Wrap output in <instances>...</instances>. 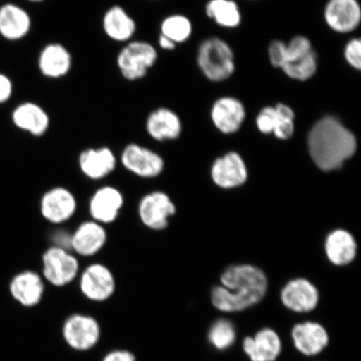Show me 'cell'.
<instances>
[{
  "label": "cell",
  "mask_w": 361,
  "mask_h": 361,
  "mask_svg": "<svg viewBox=\"0 0 361 361\" xmlns=\"http://www.w3.org/2000/svg\"><path fill=\"white\" fill-rule=\"evenodd\" d=\"M223 286L212 291V303L222 312H238L258 304L267 291L263 271L252 265H237L221 276Z\"/></svg>",
  "instance_id": "6da1fadb"
},
{
  "label": "cell",
  "mask_w": 361,
  "mask_h": 361,
  "mask_svg": "<svg viewBox=\"0 0 361 361\" xmlns=\"http://www.w3.org/2000/svg\"><path fill=\"white\" fill-rule=\"evenodd\" d=\"M308 144L311 157L324 171L341 168L357 147L354 134L333 116L324 117L314 124Z\"/></svg>",
  "instance_id": "7a4b0ae2"
},
{
  "label": "cell",
  "mask_w": 361,
  "mask_h": 361,
  "mask_svg": "<svg viewBox=\"0 0 361 361\" xmlns=\"http://www.w3.org/2000/svg\"><path fill=\"white\" fill-rule=\"evenodd\" d=\"M158 61V51L152 43L133 39L124 44L116 56V66L123 78L130 82L146 78Z\"/></svg>",
  "instance_id": "3957f363"
},
{
  "label": "cell",
  "mask_w": 361,
  "mask_h": 361,
  "mask_svg": "<svg viewBox=\"0 0 361 361\" xmlns=\"http://www.w3.org/2000/svg\"><path fill=\"white\" fill-rule=\"evenodd\" d=\"M197 61L203 75L214 82L228 79L235 71L232 49L219 38L207 39L200 44Z\"/></svg>",
  "instance_id": "277c9868"
},
{
  "label": "cell",
  "mask_w": 361,
  "mask_h": 361,
  "mask_svg": "<svg viewBox=\"0 0 361 361\" xmlns=\"http://www.w3.org/2000/svg\"><path fill=\"white\" fill-rule=\"evenodd\" d=\"M317 67V56L308 38L298 35L286 44L281 69L288 78L308 80L316 73Z\"/></svg>",
  "instance_id": "5b68a950"
},
{
  "label": "cell",
  "mask_w": 361,
  "mask_h": 361,
  "mask_svg": "<svg viewBox=\"0 0 361 361\" xmlns=\"http://www.w3.org/2000/svg\"><path fill=\"white\" fill-rule=\"evenodd\" d=\"M43 278L52 286L63 288L75 281L80 274L78 258L68 248L52 246L42 256Z\"/></svg>",
  "instance_id": "8992f818"
},
{
  "label": "cell",
  "mask_w": 361,
  "mask_h": 361,
  "mask_svg": "<svg viewBox=\"0 0 361 361\" xmlns=\"http://www.w3.org/2000/svg\"><path fill=\"white\" fill-rule=\"evenodd\" d=\"M62 337L68 347L78 352H87L98 345L102 338L100 323L93 316L73 314L62 326Z\"/></svg>",
  "instance_id": "52a82bcc"
},
{
  "label": "cell",
  "mask_w": 361,
  "mask_h": 361,
  "mask_svg": "<svg viewBox=\"0 0 361 361\" xmlns=\"http://www.w3.org/2000/svg\"><path fill=\"white\" fill-rule=\"evenodd\" d=\"M121 162L126 170L143 179L156 178L165 169L159 153L135 142L128 144L121 151Z\"/></svg>",
  "instance_id": "ba28073f"
},
{
  "label": "cell",
  "mask_w": 361,
  "mask_h": 361,
  "mask_svg": "<svg viewBox=\"0 0 361 361\" xmlns=\"http://www.w3.org/2000/svg\"><path fill=\"white\" fill-rule=\"evenodd\" d=\"M80 290L90 301L102 303L109 300L116 290L114 274L105 264H90L80 274Z\"/></svg>",
  "instance_id": "9c48e42d"
},
{
  "label": "cell",
  "mask_w": 361,
  "mask_h": 361,
  "mask_svg": "<svg viewBox=\"0 0 361 361\" xmlns=\"http://www.w3.org/2000/svg\"><path fill=\"white\" fill-rule=\"evenodd\" d=\"M137 210L139 219L146 228L161 231L169 227L171 216L176 214V206L168 194L153 191L142 197Z\"/></svg>",
  "instance_id": "30bf717a"
},
{
  "label": "cell",
  "mask_w": 361,
  "mask_h": 361,
  "mask_svg": "<svg viewBox=\"0 0 361 361\" xmlns=\"http://www.w3.org/2000/svg\"><path fill=\"white\" fill-rule=\"evenodd\" d=\"M78 201L73 193L64 187L49 189L40 200V213L47 222L62 224L73 218Z\"/></svg>",
  "instance_id": "8fae6325"
},
{
  "label": "cell",
  "mask_w": 361,
  "mask_h": 361,
  "mask_svg": "<svg viewBox=\"0 0 361 361\" xmlns=\"http://www.w3.org/2000/svg\"><path fill=\"white\" fill-rule=\"evenodd\" d=\"M37 66L44 78H64L73 66V57L66 45L59 42L48 43L39 53Z\"/></svg>",
  "instance_id": "7c38bea8"
},
{
  "label": "cell",
  "mask_w": 361,
  "mask_h": 361,
  "mask_svg": "<svg viewBox=\"0 0 361 361\" xmlns=\"http://www.w3.org/2000/svg\"><path fill=\"white\" fill-rule=\"evenodd\" d=\"M123 194L115 187L104 186L93 193L89 202L92 220L104 226L114 223L124 205Z\"/></svg>",
  "instance_id": "4fadbf2b"
},
{
  "label": "cell",
  "mask_w": 361,
  "mask_h": 361,
  "mask_svg": "<svg viewBox=\"0 0 361 361\" xmlns=\"http://www.w3.org/2000/svg\"><path fill=\"white\" fill-rule=\"evenodd\" d=\"M11 121L18 129L35 137H42L51 128V116L42 106L35 102H23L11 112Z\"/></svg>",
  "instance_id": "5bb4252c"
},
{
  "label": "cell",
  "mask_w": 361,
  "mask_h": 361,
  "mask_svg": "<svg viewBox=\"0 0 361 361\" xmlns=\"http://www.w3.org/2000/svg\"><path fill=\"white\" fill-rule=\"evenodd\" d=\"M105 226L93 220L81 223L71 234L70 248L75 254L89 258L100 252L107 243Z\"/></svg>",
  "instance_id": "9a60e30c"
},
{
  "label": "cell",
  "mask_w": 361,
  "mask_h": 361,
  "mask_svg": "<svg viewBox=\"0 0 361 361\" xmlns=\"http://www.w3.org/2000/svg\"><path fill=\"white\" fill-rule=\"evenodd\" d=\"M33 21L25 8L15 3L0 6V36L8 42L24 39L32 30Z\"/></svg>",
  "instance_id": "2e32d148"
},
{
  "label": "cell",
  "mask_w": 361,
  "mask_h": 361,
  "mask_svg": "<svg viewBox=\"0 0 361 361\" xmlns=\"http://www.w3.org/2000/svg\"><path fill=\"white\" fill-rule=\"evenodd\" d=\"M147 135L158 142L174 141L183 132L179 116L170 108L160 106L149 113L145 121Z\"/></svg>",
  "instance_id": "e0dca14e"
},
{
  "label": "cell",
  "mask_w": 361,
  "mask_h": 361,
  "mask_svg": "<svg viewBox=\"0 0 361 361\" xmlns=\"http://www.w3.org/2000/svg\"><path fill=\"white\" fill-rule=\"evenodd\" d=\"M324 20L338 33H349L360 25L361 11L357 0H329Z\"/></svg>",
  "instance_id": "ac0fdd59"
},
{
  "label": "cell",
  "mask_w": 361,
  "mask_h": 361,
  "mask_svg": "<svg viewBox=\"0 0 361 361\" xmlns=\"http://www.w3.org/2000/svg\"><path fill=\"white\" fill-rule=\"evenodd\" d=\"M78 164L85 177L99 180L106 178L114 171L117 159L110 147H90L80 153Z\"/></svg>",
  "instance_id": "d6986e66"
},
{
  "label": "cell",
  "mask_w": 361,
  "mask_h": 361,
  "mask_svg": "<svg viewBox=\"0 0 361 361\" xmlns=\"http://www.w3.org/2000/svg\"><path fill=\"white\" fill-rule=\"evenodd\" d=\"M102 26L108 39L116 43H128L134 39L137 25L134 18L123 6H112L102 16Z\"/></svg>",
  "instance_id": "ffe728a7"
},
{
  "label": "cell",
  "mask_w": 361,
  "mask_h": 361,
  "mask_svg": "<svg viewBox=\"0 0 361 361\" xmlns=\"http://www.w3.org/2000/svg\"><path fill=\"white\" fill-rule=\"evenodd\" d=\"M281 300L287 309L296 313H308L319 303L317 288L304 279H298L286 284L281 292Z\"/></svg>",
  "instance_id": "44dd1931"
},
{
  "label": "cell",
  "mask_w": 361,
  "mask_h": 361,
  "mask_svg": "<svg viewBox=\"0 0 361 361\" xmlns=\"http://www.w3.org/2000/svg\"><path fill=\"white\" fill-rule=\"evenodd\" d=\"M295 348L306 356L317 355L326 348L329 338L322 324L307 322L297 324L291 332Z\"/></svg>",
  "instance_id": "7402d4cb"
},
{
  "label": "cell",
  "mask_w": 361,
  "mask_h": 361,
  "mask_svg": "<svg viewBox=\"0 0 361 361\" xmlns=\"http://www.w3.org/2000/svg\"><path fill=\"white\" fill-rule=\"evenodd\" d=\"M246 111L243 103L231 97L219 98L212 107L211 117L216 128L224 134H232L240 129Z\"/></svg>",
  "instance_id": "603a6c76"
},
{
  "label": "cell",
  "mask_w": 361,
  "mask_h": 361,
  "mask_svg": "<svg viewBox=\"0 0 361 361\" xmlns=\"http://www.w3.org/2000/svg\"><path fill=\"white\" fill-rule=\"evenodd\" d=\"M243 349L251 361H275L281 354V338L274 329L264 328L254 337H246Z\"/></svg>",
  "instance_id": "cb8c5ba5"
},
{
  "label": "cell",
  "mask_w": 361,
  "mask_h": 361,
  "mask_svg": "<svg viewBox=\"0 0 361 361\" xmlns=\"http://www.w3.org/2000/svg\"><path fill=\"white\" fill-rule=\"evenodd\" d=\"M13 299L25 307H35L42 301L44 283L42 276L34 271H24L13 277L10 286Z\"/></svg>",
  "instance_id": "d4e9b609"
},
{
  "label": "cell",
  "mask_w": 361,
  "mask_h": 361,
  "mask_svg": "<svg viewBox=\"0 0 361 361\" xmlns=\"http://www.w3.org/2000/svg\"><path fill=\"white\" fill-rule=\"evenodd\" d=\"M212 178L218 186L231 188L240 186L247 178L245 161L236 152H229L214 162Z\"/></svg>",
  "instance_id": "484cf974"
},
{
  "label": "cell",
  "mask_w": 361,
  "mask_h": 361,
  "mask_svg": "<svg viewBox=\"0 0 361 361\" xmlns=\"http://www.w3.org/2000/svg\"><path fill=\"white\" fill-rule=\"evenodd\" d=\"M356 248L353 236L345 230H336L326 239V255L329 261L336 265H346L353 261Z\"/></svg>",
  "instance_id": "4316f807"
},
{
  "label": "cell",
  "mask_w": 361,
  "mask_h": 361,
  "mask_svg": "<svg viewBox=\"0 0 361 361\" xmlns=\"http://www.w3.org/2000/svg\"><path fill=\"white\" fill-rule=\"evenodd\" d=\"M206 13L225 28H235L241 23V13L233 0H210L207 4Z\"/></svg>",
  "instance_id": "83f0119b"
},
{
  "label": "cell",
  "mask_w": 361,
  "mask_h": 361,
  "mask_svg": "<svg viewBox=\"0 0 361 361\" xmlns=\"http://www.w3.org/2000/svg\"><path fill=\"white\" fill-rule=\"evenodd\" d=\"M192 33V25L187 16L173 13L164 18L160 25V35L176 44L186 42Z\"/></svg>",
  "instance_id": "f1b7e54d"
},
{
  "label": "cell",
  "mask_w": 361,
  "mask_h": 361,
  "mask_svg": "<svg viewBox=\"0 0 361 361\" xmlns=\"http://www.w3.org/2000/svg\"><path fill=\"white\" fill-rule=\"evenodd\" d=\"M236 331L232 322L221 319L211 326L209 340L216 350H224L229 348L236 341Z\"/></svg>",
  "instance_id": "f546056e"
},
{
  "label": "cell",
  "mask_w": 361,
  "mask_h": 361,
  "mask_svg": "<svg viewBox=\"0 0 361 361\" xmlns=\"http://www.w3.org/2000/svg\"><path fill=\"white\" fill-rule=\"evenodd\" d=\"M276 111V123L273 134L279 139L290 138L295 132V112L292 108L283 103L274 106Z\"/></svg>",
  "instance_id": "4dcf8cb0"
},
{
  "label": "cell",
  "mask_w": 361,
  "mask_h": 361,
  "mask_svg": "<svg viewBox=\"0 0 361 361\" xmlns=\"http://www.w3.org/2000/svg\"><path fill=\"white\" fill-rule=\"evenodd\" d=\"M275 123H276V111L273 106L263 108L256 118L257 128L264 134L273 133Z\"/></svg>",
  "instance_id": "1f68e13d"
},
{
  "label": "cell",
  "mask_w": 361,
  "mask_h": 361,
  "mask_svg": "<svg viewBox=\"0 0 361 361\" xmlns=\"http://www.w3.org/2000/svg\"><path fill=\"white\" fill-rule=\"evenodd\" d=\"M345 57L349 65L356 70L361 68V42L360 39H353L346 44Z\"/></svg>",
  "instance_id": "d6a6232c"
},
{
  "label": "cell",
  "mask_w": 361,
  "mask_h": 361,
  "mask_svg": "<svg viewBox=\"0 0 361 361\" xmlns=\"http://www.w3.org/2000/svg\"><path fill=\"white\" fill-rule=\"evenodd\" d=\"M15 92L13 80L6 74L0 72V105L11 101Z\"/></svg>",
  "instance_id": "836d02e7"
},
{
  "label": "cell",
  "mask_w": 361,
  "mask_h": 361,
  "mask_svg": "<svg viewBox=\"0 0 361 361\" xmlns=\"http://www.w3.org/2000/svg\"><path fill=\"white\" fill-rule=\"evenodd\" d=\"M286 43L281 40H274L269 47V57L271 64L275 68H281Z\"/></svg>",
  "instance_id": "e575fe53"
},
{
  "label": "cell",
  "mask_w": 361,
  "mask_h": 361,
  "mask_svg": "<svg viewBox=\"0 0 361 361\" xmlns=\"http://www.w3.org/2000/svg\"><path fill=\"white\" fill-rule=\"evenodd\" d=\"M102 361H137V357L128 350H113L108 352Z\"/></svg>",
  "instance_id": "d590c367"
},
{
  "label": "cell",
  "mask_w": 361,
  "mask_h": 361,
  "mask_svg": "<svg viewBox=\"0 0 361 361\" xmlns=\"http://www.w3.org/2000/svg\"><path fill=\"white\" fill-rule=\"evenodd\" d=\"M158 47L165 51H173L177 47V44L171 42L169 38L165 36L159 35V37L157 39Z\"/></svg>",
  "instance_id": "8d00e7d4"
},
{
  "label": "cell",
  "mask_w": 361,
  "mask_h": 361,
  "mask_svg": "<svg viewBox=\"0 0 361 361\" xmlns=\"http://www.w3.org/2000/svg\"><path fill=\"white\" fill-rule=\"evenodd\" d=\"M26 1H28L30 3H33V4H39V3H43L44 1H47V0H26Z\"/></svg>",
  "instance_id": "74e56055"
}]
</instances>
